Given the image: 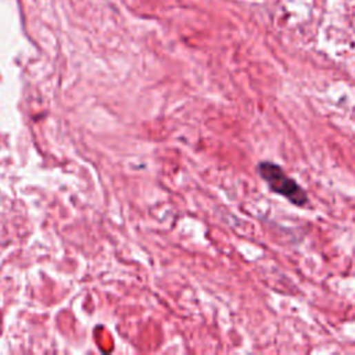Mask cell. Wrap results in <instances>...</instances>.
<instances>
[{
  "label": "cell",
  "mask_w": 355,
  "mask_h": 355,
  "mask_svg": "<svg viewBox=\"0 0 355 355\" xmlns=\"http://www.w3.org/2000/svg\"><path fill=\"white\" fill-rule=\"evenodd\" d=\"M261 179L270 186V189L287 199L292 204L297 207H304L308 203L307 192L292 179L278 164L271 161H263L257 167Z\"/></svg>",
  "instance_id": "1"
}]
</instances>
